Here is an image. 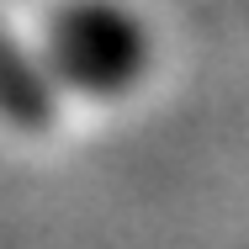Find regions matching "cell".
<instances>
[{
    "label": "cell",
    "instance_id": "cell-1",
    "mask_svg": "<svg viewBox=\"0 0 249 249\" xmlns=\"http://www.w3.org/2000/svg\"><path fill=\"white\" fill-rule=\"evenodd\" d=\"M43 48H48L43 58L48 74H58L69 90L111 101L149 74L154 37L117 0H69L53 11Z\"/></svg>",
    "mask_w": 249,
    "mask_h": 249
},
{
    "label": "cell",
    "instance_id": "cell-2",
    "mask_svg": "<svg viewBox=\"0 0 249 249\" xmlns=\"http://www.w3.org/2000/svg\"><path fill=\"white\" fill-rule=\"evenodd\" d=\"M58 117V96H53V74L43 58L21 48L5 27H0V122L21 127V133H43Z\"/></svg>",
    "mask_w": 249,
    "mask_h": 249
}]
</instances>
